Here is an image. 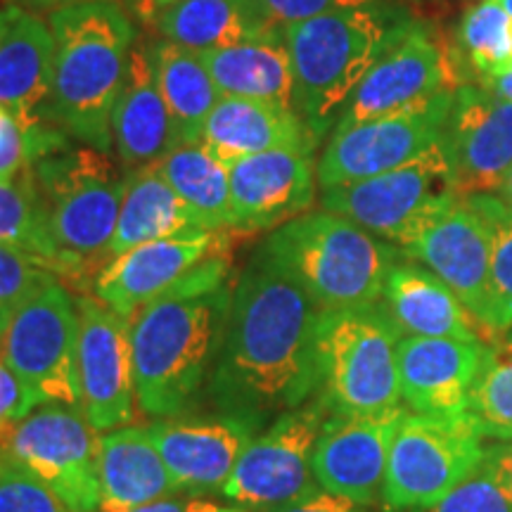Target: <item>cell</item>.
<instances>
[{
    "label": "cell",
    "mask_w": 512,
    "mask_h": 512,
    "mask_svg": "<svg viewBox=\"0 0 512 512\" xmlns=\"http://www.w3.org/2000/svg\"><path fill=\"white\" fill-rule=\"evenodd\" d=\"M320 309L256 249L233 285L226 335L209 377L216 411L264 427L318 392Z\"/></svg>",
    "instance_id": "6da1fadb"
},
{
    "label": "cell",
    "mask_w": 512,
    "mask_h": 512,
    "mask_svg": "<svg viewBox=\"0 0 512 512\" xmlns=\"http://www.w3.org/2000/svg\"><path fill=\"white\" fill-rule=\"evenodd\" d=\"M230 297L226 247L131 318L140 411L152 418H176L197 401L219 358Z\"/></svg>",
    "instance_id": "7a4b0ae2"
},
{
    "label": "cell",
    "mask_w": 512,
    "mask_h": 512,
    "mask_svg": "<svg viewBox=\"0 0 512 512\" xmlns=\"http://www.w3.org/2000/svg\"><path fill=\"white\" fill-rule=\"evenodd\" d=\"M55 36V126L69 138L110 152L112 112L124 86L136 29L117 0H88L50 15Z\"/></svg>",
    "instance_id": "3957f363"
},
{
    "label": "cell",
    "mask_w": 512,
    "mask_h": 512,
    "mask_svg": "<svg viewBox=\"0 0 512 512\" xmlns=\"http://www.w3.org/2000/svg\"><path fill=\"white\" fill-rule=\"evenodd\" d=\"M313 299L320 311L358 309L382 299L399 247L344 216L306 211L271 230L259 245Z\"/></svg>",
    "instance_id": "277c9868"
},
{
    "label": "cell",
    "mask_w": 512,
    "mask_h": 512,
    "mask_svg": "<svg viewBox=\"0 0 512 512\" xmlns=\"http://www.w3.org/2000/svg\"><path fill=\"white\" fill-rule=\"evenodd\" d=\"M392 29L370 5L344 8L287 24L292 62L294 112L320 145L363 76L382 55Z\"/></svg>",
    "instance_id": "5b68a950"
},
{
    "label": "cell",
    "mask_w": 512,
    "mask_h": 512,
    "mask_svg": "<svg viewBox=\"0 0 512 512\" xmlns=\"http://www.w3.org/2000/svg\"><path fill=\"white\" fill-rule=\"evenodd\" d=\"M46 204L55 245L81 273L95 280L110 264V242L119 221L128 174H119L107 152L64 143L31 164Z\"/></svg>",
    "instance_id": "8992f818"
},
{
    "label": "cell",
    "mask_w": 512,
    "mask_h": 512,
    "mask_svg": "<svg viewBox=\"0 0 512 512\" xmlns=\"http://www.w3.org/2000/svg\"><path fill=\"white\" fill-rule=\"evenodd\" d=\"M401 330L382 302L320 311L318 396L332 415H375L401 406Z\"/></svg>",
    "instance_id": "52a82bcc"
},
{
    "label": "cell",
    "mask_w": 512,
    "mask_h": 512,
    "mask_svg": "<svg viewBox=\"0 0 512 512\" xmlns=\"http://www.w3.org/2000/svg\"><path fill=\"white\" fill-rule=\"evenodd\" d=\"M484 434L470 415L403 413L389 448L384 512H418L441 501L484 460Z\"/></svg>",
    "instance_id": "ba28073f"
},
{
    "label": "cell",
    "mask_w": 512,
    "mask_h": 512,
    "mask_svg": "<svg viewBox=\"0 0 512 512\" xmlns=\"http://www.w3.org/2000/svg\"><path fill=\"white\" fill-rule=\"evenodd\" d=\"M0 358L38 406L81 408L79 304L60 278L38 290L12 318Z\"/></svg>",
    "instance_id": "9c48e42d"
},
{
    "label": "cell",
    "mask_w": 512,
    "mask_h": 512,
    "mask_svg": "<svg viewBox=\"0 0 512 512\" xmlns=\"http://www.w3.org/2000/svg\"><path fill=\"white\" fill-rule=\"evenodd\" d=\"M330 415V406L320 396L278 415L245 446L223 486V498L249 512H261L320 489L313 477V451Z\"/></svg>",
    "instance_id": "30bf717a"
},
{
    "label": "cell",
    "mask_w": 512,
    "mask_h": 512,
    "mask_svg": "<svg viewBox=\"0 0 512 512\" xmlns=\"http://www.w3.org/2000/svg\"><path fill=\"white\" fill-rule=\"evenodd\" d=\"M453 195L458 192L439 140L399 169L323 190L320 204L330 214L344 216L375 238L401 249L422 221Z\"/></svg>",
    "instance_id": "8fae6325"
},
{
    "label": "cell",
    "mask_w": 512,
    "mask_h": 512,
    "mask_svg": "<svg viewBox=\"0 0 512 512\" xmlns=\"http://www.w3.org/2000/svg\"><path fill=\"white\" fill-rule=\"evenodd\" d=\"M453 93L456 88H444L408 110L332 131L316 164L320 188L366 181L418 159L441 140Z\"/></svg>",
    "instance_id": "7c38bea8"
},
{
    "label": "cell",
    "mask_w": 512,
    "mask_h": 512,
    "mask_svg": "<svg viewBox=\"0 0 512 512\" xmlns=\"http://www.w3.org/2000/svg\"><path fill=\"white\" fill-rule=\"evenodd\" d=\"M100 437L81 408L38 406L10 434L8 453L41 479L69 512H100Z\"/></svg>",
    "instance_id": "4fadbf2b"
},
{
    "label": "cell",
    "mask_w": 512,
    "mask_h": 512,
    "mask_svg": "<svg viewBox=\"0 0 512 512\" xmlns=\"http://www.w3.org/2000/svg\"><path fill=\"white\" fill-rule=\"evenodd\" d=\"M53 64L55 36L50 22L5 3L0 24V110L12 114L24 128L34 162L69 143L50 112Z\"/></svg>",
    "instance_id": "5bb4252c"
},
{
    "label": "cell",
    "mask_w": 512,
    "mask_h": 512,
    "mask_svg": "<svg viewBox=\"0 0 512 512\" xmlns=\"http://www.w3.org/2000/svg\"><path fill=\"white\" fill-rule=\"evenodd\" d=\"M444 88H458L451 55L420 24H399L339 114L335 131L408 110Z\"/></svg>",
    "instance_id": "9a60e30c"
},
{
    "label": "cell",
    "mask_w": 512,
    "mask_h": 512,
    "mask_svg": "<svg viewBox=\"0 0 512 512\" xmlns=\"http://www.w3.org/2000/svg\"><path fill=\"white\" fill-rule=\"evenodd\" d=\"M403 254L430 268L489 332L491 245L484 221L465 197L453 195L403 242ZM491 335V332H489Z\"/></svg>",
    "instance_id": "2e32d148"
},
{
    "label": "cell",
    "mask_w": 512,
    "mask_h": 512,
    "mask_svg": "<svg viewBox=\"0 0 512 512\" xmlns=\"http://www.w3.org/2000/svg\"><path fill=\"white\" fill-rule=\"evenodd\" d=\"M76 304L81 411L95 432L117 430L133 420L138 403L131 320L88 294H79Z\"/></svg>",
    "instance_id": "e0dca14e"
},
{
    "label": "cell",
    "mask_w": 512,
    "mask_h": 512,
    "mask_svg": "<svg viewBox=\"0 0 512 512\" xmlns=\"http://www.w3.org/2000/svg\"><path fill=\"white\" fill-rule=\"evenodd\" d=\"M441 147L460 197L496 195L512 166V102L479 83H460Z\"/></svg>",
    "instance_id": "ac0fdd59"
},
{
    "label": "cell",
    "mask_w": 512,
    "mask_h": 512,
    "mask_svg": "<svg viewBox=\"0 0 512 512\" xmlns=\"http://www.w3.org/2000/svg\"><path fill=\"white\" fill-rule=\"evenodd\" d=\"M230 171V230L264 233L297 219L316 200L313 147H280L238 159Z\"/></svg>",
    "instance_id": "d6986e66"
},
{
    "label": "cell",
    "mask_w": 512,
    "mask_h": 512,
    "mask_svg": "<svg viewBox=\"0 0 512 512\" xmlns=\"http://www.w3.org/2000/svg\"><path fill=\"white\" fill-rule=\"evenodd\" d=\"M230 247L226 230H185L171 238L147 242L114 259L93 280V297L131 320L169 292L211 254Z\"/></svg>",
    "instance_id": "ffe728a7"
},
{
    "label": "cell",
    "mask_w": 512,
    "mask_h": 512,
    "mask_svg": "<svg viewBox=\"0 0 512 512\" xmlns=\"http://www.w3.org/2000/svg\"><path fill=\"white\" fill-rule=\"evenodd\" d=\"M406 406L375 415H330L313 451V477L323 491L370 505L382 503L389 448Z\"/></svg>",
    "instance_id": "44dd1931"
},
{
    "label": "cell",
    "mask_w": 512,
    "mask_h": 512,
    "mask_svg": "<svg viewBox=\"0 0 512 512\" xmlns=\"http://www.w3.org/2000/svg\"><path fill=\"white\" fill-rule=\"evenodd\" d=\"M178 491H223L245 446L259 434L252 422L216 413L204 418H164L147 427Z\"/></svg>",
    "instance_id": "7402d4cb"
},
{
    "label": "cell",
    "mask_w": 512,
    "mask_h": 512,
    "mask_svg": "<svg viewBox=\"0 0 512 512\" xmlns=\"http://www.w3.org/2000/svg\"><path fill=\"white\" fill-rule=\"evenodd\" d=\"M486 354L484 342L451 337H401L396 349L401 401L434 418L467 415V401Z\"/></svg>",
    "instance_id": "603a6c76"
},
{
    "label": "cell",
    "mask_w": 512,
    "mask_h": 512,
    "mask_svg": "<svg viewBox=\"0 0 512 512\" xmlns=\"http://www.w3.org/2000/svg\"><path fill=\"white\" fill-rule=\"evenodd\" d=\"M155 22L164 41L195 53L285 36L261 0H174L155 12Z\"/></svg>",
    "instance_id": "cb8c5ba5"
},
{
    "label": "cell",
    "mask_w": 512,
    "mask_h": 512,
    "mask_svg": "<svg viewBox=\"0 0 512 512\" xmlns=\"http://www.w3.org/2000/svg\"><path fill=\"white\" fill-rule=\"evenodd\" d=\"M380 302L403 337H451L482 342V330L456 294L430 268L413 261H396L384 280Z\"/></svg>",
    "instance_id": "d4e9b609"
},
{
    "label": "cell",
    "mask_w": 512,
    "mask_h": 512,
    "mask_svg": "<svg viewBox=\"0 0 512 512\" xmlns=\"http://www.w3.org/2000/svg\"><path fill=\"white\" fill-rule=\"evenodd\" d=\"M197 145L228 166L280 147H318L294 110L240 98L216 102Z\"/></svg>",
    "instance_id": "484cf974"
},
{
    "label": "cell",
    "mask_w": 512,
    "mask_h": 512,
    "mask_svg": "<svg viewBox=\"0 0 512 512\" xmlns=\"http://www.w3.org/2000/svg\"><path fill=\"white\" fill-rule=\"evenodd\" d=\"M112 140L126 166L155 164L174 150V126L159 93L150 50L133 46L126 79L112 112Z\"/></svg>",
    "instance_id": "4316f807"
},
{
    "label": "cell",
    "mask_w": 512,
    "mask_h": 512,
    "mask_svg": "<svg viewBox=\"0 0 512 512\" xmlns=\"http://www.w3.org/2000/svg\"><path fill=\"white\" fill-rule=\"evenodd\" d=\"M100 512H121L178 494L147 427L102 432L98 446Z\"/></svg>",
    "instance_id": "83f0119b"
},
{
    "label": "cell",
    "mask_w": 512,
    "mask_h": 512,
    "mask_svg": "<svg viewBox=\"0 0 512 512\" xmlns=\"http://www.w3.org/2000/svg\"><path fill=\"white\" fill-rule=\"evenodd\" d=\"M223 98L271 102L294 110L292 62L283 38L200 53Z\"/></svg>",
    "instance_id": "f1b7e54d"
},
{
    "label": "cell",
    "mask_w": 512,
    "mask_h": 512,
    "mask_svg": "<svg viewBox=\"0 0 512 512\" xmlns=\"http://www.w3.org/2000/svg\"><path fill=\"white\" fill-rule=\"evenodd\" d=\"M185 230L204 228L155 164L140 166L128 174L117 230L110 242V261L128 249L171 238Z\"/></svg>",
    "instance_id": "f546056e"
},
{
    "label": "cell",
    "mask_w": 512,
    "mask_h": 512,
    "mask_svg": "<svg viewBox=\"0 0 512 512\" xmlns=\"http://www.w3.org/2000/svg\"><path fill=\"white\" fill-rule=\"evenodd\" d=\"M159 93L174 126V145H197L211 110L223 95L200 53L162 41L150 48Z\"/></svg>",
    "instance_id": "4dcf8cb0"
},
{
    "label": "cell",
    "mask_w": 512,
    "mask_h": 512,
    "mask_svg": "<svg viewBox=\"0 0 512 512\" xmlns=\"http://www.w3.org/2000/svg\"><path fill=\"white\" fill-rule=\"evenodd\" d=\"M0 247H12L34 256L60 280H69L79 287L83 283L81 273L50 235L46 204L38 195L31 166L15 181L0 183Z\"/></svg>",
    "instance_id": "1f68e13d"
},
{
    "label": "cell",
    "mask_w": 512,
    "mask_h": 512,
    "mask_svg": "<svg viewBox=\"0 0 512 512\" xmlns=\"http://www.w3.org/2000/svg\"><path fill=\"white\" fill-rule=\"evenodd\" d=\"M157 171L188 204L204 230H230V171L202 145H181L159 157Z\"/></svg>",
    "instance_id": "d6a6232c"
},
{
    "label": "cell",
    "mask_w": 512,
    "mask_h": 512,
    "mask_svg": "<svg viewBox=\"0 0 512 512\" xmlns=\"http://www.w3.org/2000/svg\"><path fill=\"white\" fill-rule=\"evenodd\" d=\"M467 415L484 439L512 441V330L486 347L467 401Z\"/></svg>",
    "instance_id": "836d02e7"
},
{
    "label": "cell",
    "mask_w": 512,
    "mask_h": 512,
    "mask_svg": "<svg viewBox=\"0 0 512 512\" xmlns=\"http://www.w3.org/2000/svg\"><path fill=\"white\" fill-rule=\"evenodd\" d=\"M467 204L477 211L491 245V337L512 330V211L496 195H470Z\"/></svg>",
    "instance_id": "e575fe53"
},
{
    "label": "cell",
    "mask_w": 512,
    "mask_h": 512,
    "mask_svg": "<svg viewBox=\"0 0 512 512\" xmlns=\"http://www.w3.org/2000/svg\"><path fill=\"white\" fill-rule=\"evenodd\" d=\"M456 38L477 79L512 62V19L496 3L482 0L467 8L460 17Z\"/></svg>",
    "instance_id": "d590c367"
},
{
    "label": "cell",
    "mask_w": 512,
    "mask_h": 512,
    "mask_svg": "<svg viewBox=\"0 0 512 512\" xmlns=\"http://www.w3.org/2000/svg\"><path fill=\"white\" fill-rule=\"evenodd\" d=\"M55 278L57 275L34 256L0 247V342L19 309Z\"/></svg>",
    "instance_id": "8d00e7d4"
},
{
    "label": "cell",
    "mask_w": 512,
    "mask_h": 512,
    "mask_svg": "<svg viewBox=\"0 0 512 512\" xmlns=\"http://www.w3.org/2000/svg\"><path fill=\"white\" fill-rule=\"evenodd\" d=\"M418 512H512V498L501 475L484 453V460L458 486L430 508Z\"/></svg>",
    "instance_id": "74e56055"
},
{
    "label": "cell",
    "mask_w": 512,
    "mask_h": 512,
    "mask_svg": "<svg viewBox=\"0 0 512 512\" xmlns=\"http://www.w3.org/2000/svg\"><path fill=\"white\" fill-rule=\"evenodd\" d=\"M0 512H69L41 479L10 456L0 453Z\"/></svg>",
    "instance_id": "f35d334b"
},
{
    "label": "cell",
    "mask_w": 512,
    "mask_h": 512,
    "mask_svg": "<svg viewBox=\"0 0 512 512\" xmlns=\"http://www.w3.org/2000/svg\"><path fill=\"white\" fill-rule=\"evenodd\" d=\"M38 408L34 396L24 387L15 370L0 358V446L8 444L10 434L22 420Z\"/></svg>",
    "instance_id": "ab89813d"
},
{
    "label": "cell",
    "mask_w": 512,
    "mask_h": 512,
    "mask_svg": "<svg viewBox=\"0 0 512 512\" xmlns=\"http://www.w3.org/2000/svg\"><path fill=\"white\" fill-rule=\"evenodd\" d=\"M31 162L29 136L12 114L0 110V183L15 181Z\"/></svg>",
    "instance_id": "60d3db41"
},
{
    "label": "cell",
    "mask_w": 512,
    "mask_h": 512,
    "mask_svg": "<svg viewBox=\"0 0 512 512\" xmlns=\"http://www.w3.org/2000/svg\"><path fill=\"white\" fill-rule=\"evenodd\" d=\"M261 3H264V8L273 22L283 24V27L325 15V12L351 8L347 0H261Z\"/></svg>",
    "instance_id": "b9f144b4"
},
{
    "label": "cell",
    "mask_w": 512,
    "mask_h": 512,
    "mask_svg": "<svg viewBox=\"0 0 512 512\" xmlns=\"http://www.w3.org/2000/svg\"><path fill=\"white\" fill-rule=\"evenodd\" d=\"M121 512H249L240 505L221 503L214 498H204L200 494H181V496H164L157 501L138 505V508L121 510Z\"/></svg>",
    "instance_id": "7bdbcfd3"
},
{
    "label": "cell",
    "mask_w": 512,
    "mask_h": 512,
    "mask_svg": "<svg viewBox=\"0 0 512 512\" xmlns=\"http://www.w3.org/2000/svg\"><path fill=\"white\" fill-rule=\"evenodd\" d=\"M261 512H373V510H370V505H361L351 501V498L316 489L313 494L299 498V501L278 505V508L261 510Z\"/></svg>",
    "instance_id": "ee69618b"
},
{
    "label": "cell",
    "mask_w": 512,
    "mask_h": 512,
    "mask_svg": "<svg viewBox=\"0 0 512 512\" xmlns=\"http://www.w3.org/2000/svg\"><path fill=\"white\" fill-rule=\"evenodd\" d=\"M486 456L501 475L505 489L512 498V441H496V444L486 446Z\"/></svg>",
    "instance_id": "f6af8a7d"
},
{
    "label": "cell",
    "mask_w": 512,
    "mask_h": 512,
    "mask_svg": "<svg viewBox=\"0 0 512 512\" xmlns=\"http://www.w3.org/2000/svg\"><path fill=\"white\" fill-rule=\"evenodd\" d=\"M477 83L479 86H484L486 91L501 95V98L512 102V62L505 64L501 69H496V72L479 76Z\"/></svg>",
    "instance_id": "bcb514c9"
},
{
    "label": "cell",
    "mask_w": 512,
    "mask_h": 512,
    "mask_svg": "<svg viewBox=\"0 0 512 512\" xmlns=\"http://www.w3.org/2000/svg\"><path fill=\"white\" fill-rule=\"evenodd\" d=\"M5 3L17 5V8L34 12V15H43V12L53 15V12H57V10L69 8V5L88 3V0H5Z\"/></svg>",
    "instance_id": "7dc6e473"
},
{
    "label": "cell",
    "mask_w": 512,
    "mask_h": 512,
    "mask_svg": "<svg viewBox=\"0 0 512 512\" xmlns=\"http://www.w3.org/2000/svg\"><path fill=\"white\" fill-rule=\"evenodd\" d=\"M496 197L505 204V207L512 211V166H510L508 171H505L503 181H501V185H498V190H496Z\"/></svg>",
    "instance_id": "c3c4849f"
},
{
    "label": "cell",
    "mask_w": 512,
    "mask_h": 512,
    "mask_svg": "<svg viewBox=\"0 0 512 512\" xmlns=\"http://www.w3.org/2000/svg\"><path fill=\"white\" fill-rule=\"evenodd\" d=\"M136 3L140 5V10H143V12H150V15H155L157 10H162L164 5L174 3V0H136Z\"/></svg>",
    "instance_id": "681fc988"
},
{
    "label": "cell",
    "mask_w": 512,
    "mask_h": 512,
    "mask_svg": "<svg viewBox=\"0 0 512 512\" xmlns=\"http://www.w3.org/2000/svg\"><path fill=\"white\" fill-rule=\"evenodd\" d=\"M489 3H496L498 8H503L505 12H508V17L512 19V0H489Z\"/></svg>",
    "instance_id": "f907efd6"
},
{
    "label": "cell",
    "mask_w": 512,
    "mask_h": 512,
    "mask_svg": "<svg viewBox=\"0 0 512 512\" xmlns=\"http://www.w3.org/2000/svg\"><path fill=\"white\" fill-rule=\"evenodd\" d=\"M347 3L351 5V8H363V5L375 3V0H347Z\"/></svg>",
    "instance_id": "816d5d0a"
},
{
    "label": "cell",
    "mask_w": 512,
    "mask_h": 512,
    "mask_svg": "<svg viewBox=\"0 0 512 512\" xmlns=\"http://www.w3.org/2000/svg\"><path fill=\"white\" fill-rule=\"evenodd\" d=\"M3 10H5V5H0V24H3Z\"/></svg>",
    "instance_id": "f5cc1de1"
}]
</instances>
